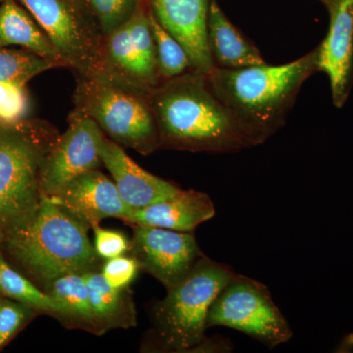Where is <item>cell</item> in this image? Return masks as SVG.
<instances>
[{
	"label": "cell",
	"mask_w": 353,
	"mask_h": 353,
	"mask_svg": "<svg viewBox=\"0 0 353 353\" xmlns=\"http://www.w3.org/2000/svg\"><path fill=\"white\" fill-rule=\"evenodd\" d=\"M160 150L230 153L256 146L254 139L209 83L190 70L152 92Z\"/></svg>",
	"instance_id": "cell-1"
},
{
	"label": "cell",
	"mask_w": 353,
	"mask_h": 353,
	"mask_svg": "<svg viewBox=\"0 0 353 353\" xmlns=\"http://www.w3.org/2000/svg\"><path fill=\"white\" fill-rule=\"evenodd\" d=\"M88 231L82 222L43 197L31 219L0 241V252L44 292L66 274L101 270V259Z\"/></svg>",
	"instance_id": "cell-2"
},
{
	"label": "cell",
	"mask_w": 353,
	"mask_h": 353,
	"mask_svg": "<svg viewBox=\"0 0 353 353\" xmlns=\"http://www.w3.org/2000/svg\"><path fill=\"white\" fill-rule=\"evenodd\" d=\"M316 72L317 48L282 65L214 67L208 78L215 94L259 145L284 127L301 87Z\"/></svg>",
	"instance_id": "cell-3"
},
{
	"label": "cell",
	"mask_w": 353,
	"mask_h": 353,
	"mask_svg": "<svg viewBox=\"0 0 353 353\" xmlns=\"http://www.w3.org/2000/svg\"><path fill=\"white\" fill-rule=\"evenodd\" d=\"M226 264L203 255L183 280L150 309L152 328L146 339L150 352H189L203 350L208 316L221 290L234 277Z\"/></svg>",
	"instance_id": "cell-4"
},
{
	"label": "cell",
	"mask_w": 353,
	"mask_h": 353,
	"mask_svg": "<svg viewBox=\"0 0 353 353\" xmlns=\"http://www.w3.org/2000/svg\"><path fill=\"white\" fill-rule=\"evenodd\" d=\"M58 136L57 128L48 121L0 124V241L41 205V164Z\"/></svg>",
	"instance_id": "cell-5"
},
{
	"label": "cell",
	"mask_w": 353,
	"mask_h": 353,
	"mask_svg": "<svg viewBox=\"0 0 353 353\" xmlns=\"http://www.w3.org/2000/svg\"><path fill=\"white\" fill-rule=\"evenodd\" d=\"M76 79L75 108L87 114L109 139L143 155L160 150L152 92L101 77Z\"/></svg>",
	"instance_id": "cell-6"
},
{
	"label": "cell",
	"mask_w": 353,
	"mask_h": 353,
	"mask_svg": "<svg viewBox=\"0 0 353 353\" xmlns=\"http://www.w3.org/2000/svg\"><path fill=\"white\" fill-rule=\"evenodd\" d=\"M76 77L94 73L103 34L85 0H17Z\"/></svg>",
	"instance_id": "cell-7"
},
{
	"label": "cell",
	"mask_w": 353,
	"mask_h": 353,
	"mask_svg": "<svg viewBox=\"0 0 353 353\" xmlns=\"http://www.w3.org/2000/svg\"><path fill=\"white\" fill-rule=\"evenodd\" d=\"M228 327L274 348L292 339V331L266 285L234 274L211 305L208 328Z\"/></svg>",
	"instance_id": "cell-8"
},
{
	"label": "cell",
	"mask_w": 353,
	"mask_h": 353,
	"mask_svg": "<svg viewBox=\"0 0 353 353\" xmlns=\"http://www.w3.org/2000/svg\"><path fill=\"white\" fill-rule=\"evenodd\" d=\"M92 76L148 92L163 82L148 4L139 7L126 24L104 34L99 62Z\"/></svg>",
	"instance_id": "cell-9"
},
{
	"label": "cell",
	"mask_w": 353,
	"mask_h": 353,
	"mask_svg": "<svg viewBox=\"0 0 353 353\" xmlns=\"http://www.w3.org/2000/svg\"><path fill=\"white\" fill-rule=\"evenodd\" d=\"M103 134L80 109L70 112L66 131L59 134L41 164L43 197L53 196L77 176L103 165L99 155Z\"/></svg>",
	"instance_id": "cell-10"
},
{
	"label": "cell",
	"mask_w": 353,
	"mask_h": 353,
	"mask_svg": "<svg viewBox=\"0 0 353 353\" xmlns=\"http://www.w3.org/2000/svg\"><path fill=\"white\" fill-rule=\"evenodd\" d=\"M131 255L139 269L159 281L166 290L183 280L203 256L192 233L132 225Z\"/></svg>",
	"instance_id": "cell-11"
},
{
	"label": "cell",
	"mask_w": 353,
	"mask_h": 353,
	"mask_svg": "<svg viewBox=\"0 0 353 353\" xmlns=\"http://www.w3.org/2000/svg\"><path fill=\"white\" fill-rule=\"evenodd\" d=\"M44 199L57 204L90 230L108 218H117L129 224L132 213V209L120 196L114 181L99 169L85 172L57 194Z\"/></svg>",
	"instance_id": "cell-12"
},
{
	"label": "cell",
	"mask_w": 353,
	"mask_h": 353,
	"mask_svg": "<svg viewBox=\"0 0 353 353\" xmlns=\"http://www.w3.org/2000/svg\"><path fill=\"white\" fill-rule=\"evenodd\" d=\"M326 38L317 46V71L329 78L334 106L345 105L353 83V0H334Z\"/></svg>",
	"instance_id": "cell-13"
},
{
	"label": "cell",
	"mask_w": 353,
	"mask_h": 353,
	"mask_svg": "<svg viewBox=\"0 0 353 353\" xmlns=\"http://www.w3.org/2000/svg\"><path fill=\"white\" fill-rule=\"evenodd\" d=\"M150 4L160 24L183 44L194 70L208 74L214 68L208 39L210 0H150Z\"/></svg>",
	"instance_id": "cell-14"
},
{
	"label": "cell",
	"mask_w": 353,
	"mask_h": 353,
	"mask_svg": "<svg viewBox=\"0 0 353 353\" xmlns=\"http://www.w3.org/2000/svg\"><path fill=\"white\" fill-rule=\"evenodd\" d=\"M102 164L112 176L120 196L132 210L175 196L183 189L153 175L137 164L122 148L105 134L99 141Z\"/></svg>",
	"instance_id": "cell-15"
},
{
	"label": "cell",
	"mask_w": 353,
	"mask_h": 353,
	"mask_svg": "<svg viewBox=\"0 0 353 353\" xmlns=\"http://www.w3.org/2000/svg\"><path fill=\"white\" fill-rule=\"evenodd\" d=\"M214 215V203L208 194L182 190L175 196L132 210L129 224L194 233L199 225Z\"/></svg>",
	"instance_id": "cell-16"
},
{
	"label": "cell",
	"mask_w": 353,
	"mask_h": 353,
	"mask_svg": "<svg viewBox=\"0 0 353 353\" xmlns=\"http://www.w3.org/2000/svg\"><path fill=\"white\" fill-rule=\"evenodd\" d=\"M208 39L214 67L240 69L266 63L259 48L228 19L216 0L209 4Z\"/></svg>",
	"instance_id": "cell-17"
},
{
	"label": "cell",
	"mask_w": 353,
	"mask_h": 353,
	"mask_svg": "<svg viewBox=\"0 0 353 353\" xmlns=\"http://www.w3.org/2000/svg\"><path fill=\"white\" fill-rule=\"evenodd\" d=\"M9 46H19L66 67L41 26L17 0H4L0 3V48Z\"/></svg>",
	"instance_id": "cell-18"
},
{
	"label": "cell",
	"mask_w": 353,
	"mask_h": 353,
	"mask_svg": "<svg viewBox=\"0 0 353 353\" xmlns=\"http://www.w3.org/2000/svg\"><path fill=\"white\" fill-rule=\"evenodd\" d=\"M83 276L101 336L111 330L137 326L136 307L130 287H111L101 270L88 272Z\"/></svg>",
	"instance_id": "cell-19"
},
{
	"label": "cell",
	"mask_w": 353,
	"mask_h": 353,
	"mask_svg": "<svg viewBox=\"0 0 353 353\" xmlns=\"http://www.w3.org/2000/svg\"><path fill=\"white\" fill-rule=\"evenodd\" d=\"M44 292L59 305L58 320L64 326L101 336L83 274H66L55 279Z\"/></svg>",
	"instance_id": "cell-20"
},
{
	"label": "cell",
	"mask_w": 353,
	"mask_h": 353,
	"mask_svg": "<svg viewBox=\"0 0 353 353\" xmlns=\"http://www.w3.org/2000/svg\"><path fill=\"white\" fill-rule=\"evenodd\" d=\"M0 296L31 306L39 314L58 319L60 307L57 301L7 261L0 252Z\"/></svg>",
	"instance_id": "cell-21"
},
{
	"label": "cell",
	"mask_w": 353,
	"mask_h": 353,
	"mask_svg": "<svg viewBox=\"0 0 353 353\" xmlns=\"http://www.w3.org/2000/svg\"><path fill=\"white\" fill-rule=\"evenodd\" d=\"M150 23L162 80H169L194 70L183 44L160 24L152 8H150Z\"/></svg>",
	"instance_id": "cell-22"
},
{
	"label": "cell",
	"mask_w": 353,
	"mask_h": 353,
	"mask_svg": "<svg viewBox=\"0 0 353 353\" xmlns=\"http://www.w3.org/2000/svg\"><path fill=\"white\" fill-rule=\"evenodd\" d=\"M57 62L39 57L31 51L0 48V82H15L27 85L34 77L58 68Z\"/></svg>",
	"instance_id": "cell-23"
},
{
	"label": "cell",
	"mask_w": 353,
	"mask_h": 353,
	"mask_svg": "<svg viewBox=\"0 0 353 353\" xmlns=\"http://www.w3.org/2000/svg\"><path fill=\"white\" fill-rule=\"evenodd\" d=\"M102 34L126 24L148 0H85Z\"/></svg>",
	"instance_id": "cell-24"
},
{
	"label": "cell",
	"mask_w": 353,
	"mask_h": 353,
	"mask_svg": "<svg viewBox=\"0 0 353 353\" xmlns=\"http://www.w3.org/2000/svg\"><path fill=\"white\" fill-rule=\"evenodd\" d=\"M31 101L27 85L0 82V124H15L28 119Z\"/></svg>",
	"instance_id": "cell-25"
},
{
	"label": "cell",
	"mask_w": 353,
	"mask_h": 353,
	"mask_svg": "<svg viewBox=\"0 0 353 353\" xmlns=\"http://www.w3.org/2000/svg\"><path fill=\"white\" fill-rule=\"evenodd\" d=\"M38 314L31 306L0 296V350Z\"/></svg>",
	"instance_id": "cell-26"
},
{
	"label": "cell",
	"mask_w": 353,
	"mask_h": 353,
	"mask_svg": "<svg viewBox=\"0 0 353 353\" xmlns=\"http://www.w3.org/2000/svg\"><path fill=\"white\" fill-rule=\"evenodd\" d=\"M139 270L138 262L129 254L106 260L101 269L106 282L115 289L129 288Z\"/></svg>",
	"instance_id": "cell-27"
},
{
	"label": "cell",
	"mask_w": 353,
	"mask_h": 353,
	"mask_svg": "<svg viewBox=\"0 0 353 353\" xmlns=\"http://www.w3.org/2000/svg\"><path fill=\"white\" fill-rule=\"evenodd\" d=\"M94 248L101 259H111L127 254L130 250V241L126 234L115 230L104 229L101 226L94 228Z\"/></svg>",
	"instance_id": "cell-28"
},
{
	"label": "cell",
	"mask_w": 353,
	"mask_h": 353,
	"mask_svg": "<svg viewBox=\"0 0 353 353\" xmlns=\"http://www.w3.org/2000/svg\"><path fill=\"white\" fill-rule=\"evenodd\" d=\"M324 3H326L328 6L329 8L332 6V4L334 3V0H322Z\"/></svg>",
	"instance_id": "cell-29"
},
{
	"label": "cell",
	"mask_w": 353,
	"mask_h": 353,
	"mask_svg": "<svg viewBox=\"0 0 353 353\" xmlns=\"http://www.w3.org/2000/svg\"><path fill=\"white\" fill-rule=\"evenodd\" d=\"M4 0H0V3H2V2H3Z\"/></svg>",
	"instance_id": "cell-30"
}]
</instances>
